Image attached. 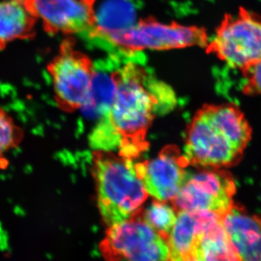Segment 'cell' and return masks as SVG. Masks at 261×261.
I'll list each match as a JSON object with an SVG mask.
<instances>
[{
	"instance_id": "cell-4",
	"label": "cell",
	"mask_w": 261,
	"mask_h": 261,
	"mask_svg": "<svg viewBox=\"0 0 261 261\" xmlns=\"http://www.w3.org/2000/svg\"><path fill=\"white\" fill-rule=\"evenodd\" d=\"M207 51L243 73L261 60V17L244 8L226 14Z\"/></svg>"
},
{
	"instance_id": "cell-8",
	"label": "cell",
	"mask_w": 261,
	"mask_h": 261,
	"mask_svg": "<svg viewBox=\"0 0 261 261\" xmlns=\"http://www.w3.org/2000/svg\"><path fill=\"white\" fill-rule=\"evenodd\" d=\"M236 181L224 168H204L188 174L172 202L177 211H205L222 217L235 203Z\"/></svg>"
},
{
	"instance_id": "cell-13",
	"label": "cell",
	"mask_w": 261,
	"mask_h": 261,
	"mask_svg": "<svg viewBox=\"0 0 261 261\" xmlns=\"http://www.w3.org/2000/svg\"><path fill=\"white\" fill-rule=\"evenodd\" d=\"M37 23L25 0H1L0 48L34 36Z\"/></svg>"
},
{
	"instance_id": "cell-14",
	"label": "cell",
	"mask_w": 261,
	"mask_h": 261,
	"mask_svg": "<svg viewBox=\"0 0 261 261\" xmlns=\"http://www.w3.org/2000/svg\"><path fill=\"white\" fill-rule=\"evenodd\" d=\"M191 258L194 261H241L223 227L221 219L201 233Z\"/></svg>"
},
{
	"instance_id": "cell-2",
	"label": "cell",
	"mask_w": 261,
	"mask_h": 261,
	"mask_svg": "<svg viewBox=\"0 0 261 261\" xmlns=\"http://www.w3.org/2000/svg\"><path fill=\"white\" fill-rule=\"evenodd\" d=\"M252 137V126L238 105H205L188 127L184 156L192 166L227 169L241 162Z\"/></svg>"
},
{
	"instance_id": "cell-12",
	"label": "cell",
	"mask_w": 261,
	"mask_h": 261,
	"mask_svg": "<svg viewBox=\"0 0 261 261\" xmlns=\"http://www.w3.org/2000/svg\"><path fill=\"white\" fill-rule=\"evenodd\" d=\"M221 219L217 215L205 211H178L174 226L166 238L169 261L191 258L201 233Z\"/></svg>"
},
{
	"instance_id": "cell-16",
	"label": "cell",
	"mask_w": 261,
	"mask_h": 261,
	"mask_svg": "<svg viewBox=\"0 0 261 261\" xmlns=\"http://www.w3.org/2000/svg\"><path fill=\"white\" fill-rule=\"evenodd\" d=\"M166 202L155 200L143 213L140 211L145 222L166 240L177 219V211Z\"/></svg>"
},
{
	"instance_id": "cell-9",
	"label": "cell",
	"mask_w": 261,
	"mask_h": 261,
	"mask_svg": "<svg viewBox=\"0 0 261 261\" xmlns=\"http://www.w3.org/2000/svg\"><path fill=\"white\" fill-rule=\"evenodd\" d=\"M188 161L176 146L164 147L155 159L135 163L136 172L149 195L172 201L186 181Z\"/></svg>"
},
{
	"instance_id": "cell-3",
	"label": "cell",
	"mask_w": 261,
	"mask_h": 261,
	"mask_svg": "<svg viewBox=\"0 0 261 261\" xmlns=\"http://www.w3.org/2000/svg\"><path fill=\"white\" fill-rule=\"evenodd\" d=\"M93 176L103 220L109 226L130 219L148 197L137 176L133 159L97 150L93 153Z\"/></svg>"
},
{
	"instance_id": "cell-5",
	"label": "cell",
	"mask_w": 261,
	"mask_h": 261,
	"mask_svg": "<svg viewBox=\"0 0 261 261\" xmlns=\"http://www.w3.org/2000/svg\"><path fill=\"white\" fill-rule=\"evenodd\" d=\"M140 211L109 226L99 246L106 260L169 261L166 240L145 222Z\"/></svg>"
},
{
	"instance_id": "cell-15",
	"label": "cell",
	"mask_w": 261,
	"mask_h": 261,
	"mask_svg": "<svg viewBox=\"0 0 261 261\" xmlns=\"http://www.w3.org/2000/svg\"><path fill=\"white\" fill-rule=\"evenodd\" d=\"M133 22V8L128 3L110 2L104 5L99 15H95L92 33L105 38L111 33L128 28L135 24Z\"/></svg>"
},
{
	"instance_id": "cell-19",
	"label": "cell",
	"mask_w": 261,
	"mask_h": 261,
	"mask_svg": "<svg viewBox=\"0 0 261 261\" xmlns=\"http://www.w3.org/2000/svg\"><path fill=\"white\" fill-rule=\"evenodd\" d=\"M185 261H194V260L192 258H190V259H187V260H185Z\"/></svg>"
},
{
	"instance_id": "cell-6",
	"label": "cell",
	"mask_w": 261,
	"mask_h": 261,
	"mask_svg": "<svg viewBox=\"0 0 261 261\" xmlns=\"http://www.w3.org/2000/svg\"><path fill=\"white\" fill-rule=\"evenodd\" d=\"M47 70L55 99L62 111L72 112L87 106L95 72L90 58L65 42L48 64Z\"/></svg>"
},
{
	"instance_id": "cell-17",
	"label": "cell",
	"mask_w": 261,
	"mask_h": 261,
	"mask_svg": "<svg viewBox=\"0 0 261 261\" xmlns=\"http://www.w3.org/2000/svg\"><path fill=\"white\" fill-rule=\"evenodd\" d=\"M23 132L15 123L13 117L0 106V168L8 166L7 154L20 145Z\"/></svg>"
},
{
	"instance_id": "cell-1",
	"label": "cell",
	"mask_w": 261,
	"mask_h": 261,
	"mask_svg": "<svg viewBox=\"0 0 261 261\" xmlns=\"http://www.w3.org/2000/svg\"><path fill=\"white\" fill-rule=\"evenodd\" d=\"M112 100L93 130L91 145L99 150L116 149L119 155L134 159L148 147L146 135L161 95L169 92L133 63L115 70Z\"/></svg>"
},
{
	"instance_id": "cell-18",
	"label": "cell",
	"mask_w": 261,
	"mask_h": 261,
	"mask_svg": "<svg viewBox=\"0 0 261 261\" xmlns=\"http://www.w3.org/2000/svg\"><path fill=\"white\" fill-rule=\"evenodd\" d=\"M242 73L245 80L243 86V94L261 97V60Z\"/></svg>"
},
{
	"instance_id": "cell-7",
	"label": "cell",
	"mask_w": 261,
	"mask_h": 261,
	"mask_svg": "<svg viewBox=\"0 0 261 261\" xmlns=\"http://www.w3.org/2000/svg\"><path fill=\"white\" fill-rule=\"evenodd\" d=\"M105 38L117 47L128 51L207 47L209 43L204 29L175 23H162L152 19L141 20Z\"/></svg>"
},
{
	"instance_id": "cell-11",
	"label": "cell",
	"mask_w": 261,
	"mask_h": 261,
	"mask_svg": "<svg viewBox=\"0 0 261 261\" xmlns=\"http://www.w3.org/2000/svg\"><path fill=\"white\" fill-rule=\"evenodd\" d=\"M221 223L241 261H261V216L235 202Z\"/></svg>"
},
{
	"instance_id": "cell-10",
	"label": "cell",
	"mask_w": 261,
	"mask_h": 261,
	"mask_svg": "<svg viewBox=\"0 0 261 261\" xmlns=\"http://www.w3.org/2000/svg\"><path fill=\"white\" fill-rule=\"evenodd\" d=\"M37 22L51 34H74L93 29L95 0H25Z\"/></svg>"
}]
</instances>
